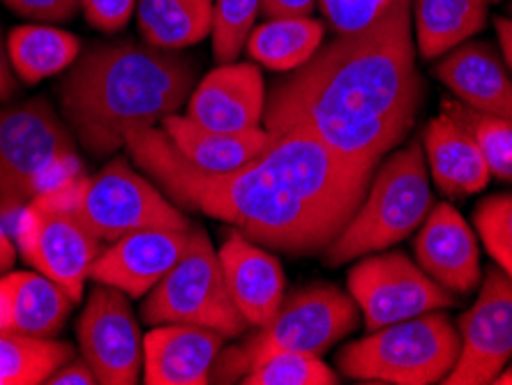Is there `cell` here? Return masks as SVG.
<instances>
[{
  "label": "cell",
  "mask_w": 512,
  "mask_h": 385,
  "mask_svg": "<svg viewBox=\"0 0 512 385\" xmlns=\"http://www.w3.org/2000/svg\"><path fill=\"white\" fill-rule=\"evenodd\" d=\"M125 146L176 206L227 222L256 245L291 256L321 254L333 243L376 171L346 160L305 127L273 134L254 162L229 173L197 169L155 125L130 127Z\"/></svg>",
  "instance_id": "obj_1"
},
{
  "label": "cell",
  "mask_w": 512,
  "mask_h": 385,
  "mask_svg": "<svg viewBox=\"0 0 512 385\" xmlns=\"http://www.w3.org/2000/svg\"><path fill=\"white\" fill-rule=\"evenodd\" d=\"M423 102L411 0H393L370 26L335 35L277 81L263 123L270 134L305 127L346 160L379 166L409 137Z\"/></svg>",
  "instance_id": "obj_2"
},
{
  "label": "cell",
  "mask_w": 512,
  "mask_h": 385,
  "mask_svg": "<svg viewBox=\"0 0 512 385\" xmlns=\"http://www.w3.org/2000/svg\"><path fill=\"white\" fill-rule=\"evenodd\" d=\"M197 70L180 51L146 42H100L81 51L60 81L58 97L67 125L97 157L125 146V132L155 125L192 95Z\"/></svg>",
  "instance_id": "obj_3"
},
{
  "label": "cell",
  "mask_w": 512,
  "mask_h": 385,
  "mask_svg": "<svg viewBox=\"0 0 512 385\" xmlns=\"http://www.w3.org/2000/svg\"><path fill=\"white\" fill-rule=\"evenodd\" d=\"M432 210L423 143L411 141L374 171L365 199L340 236L323 249L326 266L383 252L411 236Z\"/></svg>",
  "instance_id": "obj_4"
},
{
  "label": "cell",
  "mask_w": 512,
  "mask_h": 385,
  "mask_svg": "<svg viewBox=\"0 0 512 385\" xmlns=\"http://www.w3.org/2000/svg\"><path fill=\"white\" fill-rule=\"evenodd\" d=\"M459 356V330L441 312L372 330L337 353L346 379L388 385L443 383Z\"/></svg>",
  "instance_id": "obj_5"
},
{
  "label": "cell",
  "mask_w": 512,
  "mask_h": 385,
  "mask_svg": "<svg viewBox=\"0 0 512 385\" xmlns=\"http://www.w3.org/2000/svg\"><path fill=\"white\" fill-rule=\"evenodd\" d=\"M77 137L44 100L0 109V222L17 231L21 210L77 157Z\"/></svg>",
  "instance_id": "obj_6"
},
{
  "label": "cell",
  "mask_w": 512,
  "mask_h": 385,
  "mask_svg": "<svg viewBox=\"0 0 512 385\" xmlns=\"http://www.w3.org/2000/svg\"><path fill=\"white\" fill-rule=\"evenodd\" d=\"M141 319L148 326H201L220 332L224 339L240 337L250 328L233 303L220 256L201 226L192 224L183 256L150 289L141 305Z\"/></svg>",
  "instance_id": "obj_7"
},
{
  "label": "cell",
  "mask_w": 512,
  "mask_h": 385,
  "mask_svg": "<svg viewBox=\"0 0 512 385\" xmlns=\"http://www.w3.org/2000/svg\"><path fill=\"white\" fill-rule=\"evenodd\" d=\"M358 326V305L351 293H344L335 284H310L284 296L275 319L243 349H231L227 356L215 360L217 374L210 379L220 383L240 381L250 367V360L259 351L286 349L323 356L330 346L340 342ZM213 367V369H215Z\"/></svg>",
  "instance_id": "obj_8"
},
{
  "label": "cell",
  "mask_w": 512,
  "mask_h": 385,
  "mask_svg": "<svg viewBox=\"0 0 512 385\" xmlns=\"http://www.w3.org/2000/svg\"><path fill=\"white\" fill-rule=\"evenodd\" d=\"M72 215L102 243H114L125 233L141 229L192 226L176 203L167 199V194L123 160L107 164L95 176H86Z\"/></svg>",
  "instance_id": "obj_9"
},
{
  "label": "cell",
  "mask_w": 512,
  "mask_h": 385,
  "mask_svg": "<svg viewBox=\"0 0 512 385\" xmlns=\"http://www.w3.org/2000/svg\"><path fill=\"white\" fill-rule=\"evenodd\" d=\"M367 332L455 305V296L399 252L367 254L346 275Z\"/></svg>",
  "instance_id": "obj_10"
},
{
  "label": "cell",
  "mask_w": 512,
  "mask_h": 385,
  "mask_svg": "<svg viewBox=\"0 0 512 385\" xmlns=\"http://www.w3.org/2000/svg\"><path fill=\"white\" fill-rule=\"evenodd\" d=\"M17 245L37 273L63 286L74 303H79L90 266L102 252L95 238L72 213L49 210L30 201L17 222Z\"/></svg>",
  "instance_id": "obj_11"
},
{
  "label": "cell",
  "mask_w": 512,
  "mask_h": 385,
  "mask_svg": "<svg viewBox=\"0 0 512 385\" xmlns=\"http://www.w3.org/2000/svg\"><path fill=\"white\" fill-rule=\"evenodd\" d=\"M512 360V279L487 268L478 300L459 319V356L443 383L485 385Z\"/></svg>",
  "instance_id": "obj_12"
},
{
  "label": "cell",
  "mask_w": 512,
  "mask_h": 385,
  "mask_svg": "<svg viewBox=\"0 0 512 385\" xmlns=\"http://www.w3.org/2000/svg\"><path fill=\"white\" fill-rule=\"evenodd\" d=\"M81 356L102 385L137 383L143 365V337L125 293L100 284L90 293L79 326Z\"/></svg>",
  "instance_id": "obj_13"
},
{
  "label": "cell",
  "mask_w": 512,
  "mask_h": 385,
  "mask_svg": "<svg viewBox=\"0 0 512 385\" xmlns=\"http://www.w3.org/2000/svg\"><path fill=\"white\" fill-rule=\"evenodd\" d=\"M192 229V226H190ZM190 229H141L125 233L102 249L90 266V279L114 286L130 298H141L176 266Z\"/></svg>",
  "instance_id": "obj_14"
},
{
  "label": "cell",
  "mask_w": 512,
  "mask_h": 385,
  "mask_svg": "<svg viewBox=\"0 0 512 385\" xmlns=\"http://www.w3.org/2000/svg\"><path fill=\"white\" fill-rule=\"evenodd\" d=\"M263 74L252 63H222L206 74L187 100V118L210 130H256L266 113Z\"/></svg>",
  "instance_id": "obj_15"
},
{
  "label": "cell",
  "mask_w": 512,
  "mask_h": 385,
  "mask_svg": "<svg viewBox=\"0 0 512 385\" xmlns=\"http://www.w3.org/2000/svg\"><path fill=\"white\" fill-rule=\"evenodd\" d=\"M413 252L418 266L453 296H469L480 282L476 236L450 203L432 206L420 224Z\"/></svg>",
  "instance_id": "obj_16"
},
{
  "label": "cell",
  "mask_w": 512,
  "mask_h": 385,
  "mask_svg": "<svg viewBox=\"0 0 512 385\" xmlns=\"http://www.w3.org/2000/svg\"><path fill=\"white\" fill-rule=\"evenodd\" d=\"M217 256L240 314L250 326L266 328L286 296L282 263L236 229L224 238Z\"/></svg>",
  "instance_id": "obj_17"
},
{
  "label": "cell",
  "mask_w": 512,
  "mask_h": 385,
  "mask_svg": "<svg viewBox=\"0 0 512 385\" xmlns=\"http://www.w3.org/2000/svg\"><path fill=\"white\" fill-rule=\"evenodd\" d=\"M224 337L220 332L167 323L143 337V367L148 385H206Z\"/></svg>",
  "instance_id": "obj_18"
},
{
  "label": "cell",
  "mask_w": 512,
  "mask_h": 385,
  "mask_svg": "<svg viewBox=\"0 0 512 385\" xmlns=\"http://www.w3.org/2000/svg\"><path fill=\"white\" fill-rule=\"evenodd\" d=\"M434 74L466 107L512 120V74L489 42L459 44Z\"/></svg>",
  "instance_id": "obj_19"
},
{
  "label": "cell",
  "mask_w": 512,
  "mask_h": 385,
  "mask_svg": "<svg viewBox=\"0 0 512 385\" xmlns=\"http://www.w3.org/2000/svg\"><path fill=\"white\" fill-rule=\"evenodd\" d=\"M423 146L434 185L450 199L478 194L492 178L476 139L446 111L429 120Z\"/></svg>",
  "instance_id": "obj_20"
},
{
  "label": "cell",
  "mask_w": 512,
  "mask_h": 385,
  "mask_svg": "<svg viewBox=\"0 0 512 385\" xmlns=\"http://www.w3.org/2000/svg\"><path fill=\"white\" fill-rule=\"evenodd\" d=\"M74 300L63 286L42 273L0 277V332L54 337L67 321Z\"/></svg>",
  "instance_id": "obj_21"
},
{
  "label": "cell",
  "mask_w": 512,
  "mask_h": 385,
  "mask_svg": "<svg viewBox=\"0 0 512 385\" xmlns=\"http://www.w3.org/2000/svg\"><path fill=\"white\" fill-rule=\"evenodd\" d=\"M162 130L187 162L208 173L243 169L273 141V134L261 127L245 132H220L176 113L162 120Z\"/></svg>",
  "instance_id": "obj_22"
},
{
  "label": "cell",
  "mask_w": 512,
  "mask_h": 385,
  "mask_svg": "<svg viewBox=\"0 0 512 385\" xmlns=\"http://www.w3.org/2000/svg\"><path fill=\"white\" fill-rule=\"evenodd\" d=\"M487 24V0H411L416 51L427 60L446 56Z\"/></svg>",
  "instance_id": "obj_23"
},
{
  "label": "cell",
  "mask_w": 512,
  "mask_h": 385,
  "mask_svg": "<svg viewBox=\"0 0 512 385\" xmlns=\"http://www.w3.org/2000/svg\"><path fill=\"white\" fill-rule=\"evenodd\" d=\"M213 0H137L141 42L155 49L183 51L213 35Z\"/></svg>",
  "instance_id": "obj_24"
},
{
  "label": "cell",
  "mask_w": 512,
  "mask_h": 385,
  "mask_svg": "<svg viewBox=\"0 0 512 385\" xmlns=\"http://www.w3.org/2000/svg\"><path fill=\"white\" fill-rule=\"evenodd\" d=\"M326 30V24L314 19L312 14L275 17L252 28L245 49L254 63L268 67V70L293 72L319 51Z\"/></svg>",
  "instance_id": "obj_25"
},
{
  "label": "cell",
  "mask_w": 512,
  "mask_h": 385,
  "mask_svg": "<svg viewBox=\"0 0 512 385\" xmlns=\"http://www.w3.org/2000/svg\"><path fill=\"white\" fill-rule=\"evenodd\" d=\"M7 54L21 81L40 83L70 70L81 56V40L54 26H17L7 37Z\"/></svg>",
  "instance_id": "obj_26"
},
{
  "label": "cell",
  "mask_w": 512,
  "mask_h": 385,
  "mask_svg": "<svg viewBox=\"0 0 512 385\" xmlns=\"http://www.w3.org/2000/svg\"><path fill=\"white\" fill-rule=\"evenodd\" d=\"M74 358V349L49 337L0 332V385H40Z\"/></svg>",
  "instance_id": "obj_27"
},
{
  "label": "cell",
  "mask_w": 512,
  "mask_h": 385,
  "mask_svg": "<svg viewBox=\"0 0 512 385\" xmlns=\"http://www.w3.org/2000/svg\"><path fill=\"white\" fill-rule=\"evenodd\" d=\"M238 383L245 385H335L337 374L319 356L303 351L266 349L250 360Z\"/></svg>",
  "instance_id": "obj_28"
},
{
  "label": "cell",
  "mask_w": 512,
  "mask_h": 385,
  "mask_svg": "<svg viewBox=\"0 0 512 385\" xmlns=\"http://www.w3.org/2000/svg\"><path fill=\"white\" fill-rule=\"evenodd\" d=\"M443 111L471 132L485 157L489 173L512 185V120L480 113L459 100L443 102Z\"/></svg>",
  "instance_id": "obj_29"
},
{
  "label": "cell",
  "mask_w": 512,
  "mask_h": 385,
  "mask_svg": "<svg viewBox=\"0 0 512 385\" xmlns=\"http://www.w3.org/2000/svg\"><path fill=\"white\" fill-rule=\"evenodd\" d=\"M261 0H217L213 19V56L217 65L233 63L245 49Z\"/></svg>",
  "instance_id": "obj_30"
},
{
  "label": "cell",
  "mask_w": 512,
  "mask_h": 385,
  "mask_svg": "<svg viewBox=\"0 0 512 385\" xmlns=\"http://www.w3.org/2000/svg\"><path fill=\"white\" fill-rule=\"evenodd\" d=\"M473 224L496 266L512 279V194H492L480 201Z\"/></svg>",
  "instance_id": "obj_31"
},
{
  "label": "cell",
  "mask_w": 512,
  "mask_h": 385,
  "mask_svg": "<svg viewBox=\"0 0 512 385\" xmlns=\"http://www.w3.org/2000/svg\"><path fill=\"white\" fill-rule=\"evenodd\" d=\"M393 0H319L323 24L333 35H346L370 26L379 19Z\"/></svg>",
  "instance_id": "obj_32"
},
{
  "label": "cell",
  "mask_w": 512,
  "mask_h": 385,
  "mask_svg": "<svg viewBox=\"0 0 512 385\" xmlns=\"http://www.w3.org/2000/svg\"><path fill=\"white\" fill-rule=\"evenodd\" d=\"M86 21L102 33H118L137 12V0H79Z\"/></svg>",
  "instance_id": "obj_33"
},
{
  "label": "cell",
  "mask_w": 512,
  "mask_h": 385,
  "mask_svg": "<svg viewBox=\"0 0 512 385\" xmlns=\"http://www.w3.org/2000/svg\"><path fill=\"white\" fill-rule=\"evenodd\" d=\"M19 17L40 21V24H63L77 14L79 0H0Z\"/></svg>",
  "instance_id": "obj_34"
},
{
  "label": "cell",
  "mask_w": 512,
  "mask_h": 385,
  "mask_svg": "<svg viewBox=\"0 0 512 385\" xmlns=\"http://www.w3.org/2000/svg\"><path fill=\"white\" fill-rule=\"evenodd\" d=\"M47 383H51V385H95L97 379H95L93 369H90V365L84 360V356H81V358H72L70 362H65L63 367L56 369V372L49 376Z\"/></svg>",
  "instance_id": "obj_35"
},
{
  "label": "cell",
  "mask_w": 512,
  "mask_h": 385,
  "mask_svg": "<svg viewBox=\"0 0 512 385\" xmlns=\"http://www.w3.org/2000/svg\"><path fill=\"white\" fill-rule=\"evenodd\" d=\"M319 0H261V14L268 19L275 17H307L314 12Z\"/></svg>",
  "instance_id": "obj_36"
},
{
  "label": "cell",
  "mask_w": 512,
  "mask_h": 385,
  "mask_svg": "<svg viewBox=\"0 0 512 385\" xmlns=\"http://www.w3.org/2000/svg\"><path fill=\"white\" fill-rule=\"evenodd\" d=\"M14 90H17V79H14V67L7 54V44L3 42V33H0V102L10 100Z\"/></svg>",
  "instance_id": "obj_37"
},
{
  "label": "cell",
  "mask_w": 512,
  "mask_h": 385,
  "mask_svg": "<svg viewBox=\"0 0 512 385\" xmlns=\"http://www.w3.org/2000/svg\"><path fill=\"white\" fill-rule=\"evenodd\" d=\"M496 35H499L501 56H503V60H506L508 70L512 74V19L510 17L496 19Z\"/></svg>",
  "instance_id": "obj_38"
},
{
  "label": "cell",
  "mask_w": 512,
  "mask_h": 385,
  "mask_svg": "<svg viewBox=\"0 0 512 385\" xmlns=\"http://www.w3.org/2000/svg\"><path fill=\"white\" fill-rule=\"evenodd\" d=\"M7 226L0 222V277L7 275L14 266V259H17V249H14L10 236H7Z\"/></svg>",
  "instance_id": "obj_39"
},
{
  "label": "cell",
  "mask_w": 512,
  "mask_h": 385,
  "mask_svg": "<svg viewBox=\"0 0 512 385\" xmlns=\"http://www.w3.org/2000/svg\"><path fill=\"white\" fill-rule=\"evenodd\" d=\"M492 383H499V385H512V367L506 365L501 369L499 374H496V379Z\"/></svg>",
  "instance_id": "obj_40"
},
{
  "label": "cell",
  "mask_w": 512,
  "mask_h": 385,
  "mask_svg": "<svg viewBox=\"0 0 512 385\" xmlns=\"http://www.w3.org/2000/svg\"><path fill=\"white\" fill-rule=\"evenodd\" d=\"M487 3H499V0H487Z\"/></svg>",
  "instance_id": "obj_41"
},
{
  "label": "cell",
  "mask_w": 512,
  "mask_h": 385,
  "mask_svg": "<svg viewBox=\"0 0 512 385\" xmlns=\"http://www.w3.org/2000/svg\"><path fill=\"white\" fill-rule=\"evenodd\" d=\"M508 12H510V14H512V3H510V5H508Z\"/></svg>",
  "instance_id": "obj_42"
}]
</instances>
